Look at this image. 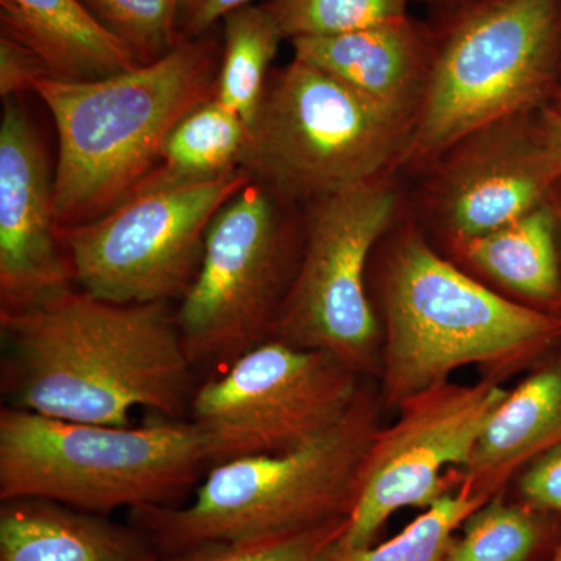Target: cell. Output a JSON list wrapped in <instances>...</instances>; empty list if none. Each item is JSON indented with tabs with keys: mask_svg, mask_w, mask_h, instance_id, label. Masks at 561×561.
I'll list each match as a JSON object with an SVG mask.
<instances>
[{
	"mask_svg": "<svg viewBox=\"0 0 561 561\" xmlns=\"http://www.w3.org/2000/svg\"><path fill=\"white\" fill-rule=\"evenodd\" d=\"M290 203L251 180L210 221L201 271L175 312L194 367L224 370L271 337L300 260Z\"/></svg>",
	"mask_w": 561,
	"mask_h": 561,
	"instance_id": "8",
	"label": "cell"
},
{
	"mask_svg": "<svg viewBox=\"0 0 561 561\" xmlns=\"http://www.w3.org/2000/svg\"><path fill=\"white\" fill-rule=\"evenodd\" d=\"M411 0H267L284 39L316 38L360 31L409 16Z\"/></svg>",
	"mask_w": 561,
	"mask_h": 561,
	"instance_id": "24",
	"label": "cell"
},
{
	"mask_svg": "<svg viewBox=\"0 0 561 561\" xmlns=\"http://www.w3.org/2000/svg\"><path fill=\"white\" fill-rule=\"evenodd\" d=\"M523 117L496 122L446 151L430 203L454 245L497 230L551 198L559 175L537 125L524 124Z\"/></svg>",
	"mask_w": 561,
	"mask_h": 561,
	"instance_id": "13",
	"label": "cell"
},
{
	"mask_svg": "<svg viewBox=\"0 0 561 561\" xmlns=\"http://www.w3.org/2000/svg\"><path fill=\"white\" fill-rule=\"evenodd\" d=\"M378 402L362 389L327 435L295 451L213 465L190 504L131 512L168 557L206 542L260 540L348 518L378 431Z\"/></svg>",
	"mask_w": 561,
	"mask_h": 561,
	"instance_id": "4",
	"label": "cell"
},
{
	"mask_svg": "<svg viewBox=\"0 0 561 561\" xmlns=\"http://www.w3.org/2000/svg\"><path fill=\"white\" fill-rule=\"evenodd\" d=\"M224 36L217 27L161 60L94 81L38 80L33 92L58 133V228L90 224L127 201L186 114L216 98Z\"/></svg>",
	"mask_w": 561,
	"mask_h": 561,
	"instance_id": "2",
	"label": "cell"
},
{
	"mask_svg": "<svg viewBox=\"0 0 561 561\" xmlns=\"http://www.w3.org/2000/svg\"><path fill=\"white\" fill-rule=\"evenodd\" d=\"M251 180L236 169L208 183L128 198L90 224L58 228L73 279L119 305L183 298L201 271L210 221Z\"/></svg>",
	"mask_w": 561,
	"mask_h": 561,
	"instance_id": "11",
	"label": "cell"
},
{
	"mask_svg": "<svg viewBox=\"0 0 561 561\" xmlns=\"http://www.w3.org/2000/svg\"><path fill=\"white\" fill-rule=\"evenodd\" d=\"M0 124V311H18L69 286L72 268L58 239L54 180L20 98Z\"/></svg>",
	"mask_w": 561,
	"mask_h": 561,
	"instance_id": "14",
	"label": "cell"
},
{
	"mask_svg": "<svg viewBox=\"0 0 561 561\" xmlns=\"http://www.w3.org/2000/svg\"><path fill=\"white\" fill-rule=\"evenodd\" d=\"M508 389L489 378L443 382L402 401L397 423L376 431L362 465L359 490L339 546L360 549L394 512L430 508L445 494L443 472L463 468Z\"/></svg>",
	"mask_w": 561,
	"mask_h": 561,
	"instance_id": "12",
	"label": "cell"
},
{
	"mask_svg": "<svg viewBox=\"0 0 561 561\" xmlns=\"http://www.w3.org/2000/svg\"><path fill=\"white\" fill-rule=\"evenodd\" d=\"M553 206H556L557 209V216H559V227L561 230V197L557 198V201H552Z\"/></svg>",
	"mask_w": 561,
	"mask_h": 561,
	"instance_id": "31",
	"label": "cell"
},
{
	"mask_svg": "<svg viewBox=\"0 0 561 561\" xmlns=\"http://www.w3.org/2000/svg\"><path fill=\"white\" fill-rule=\"evenodd\" d=\"M220 68L216 99L250 127L260 108L271 65L283 35L264 5H243L221 20Z\"/></svg>",
	"mask_w": 561,
	"mask_h": 561,
	"instance_id": "21",
	"label": "cell"
},
{
	"mask_svg": "<svg viewBox=\"0 0 561 561\" xmlns=\"http://www.w3.org/2000/svg\"><path fill=\"white\" fill-rule=\"evenodd\" d=\"M398 202L382 176L309 202L297 272L268 339L327 351L359 375L375 367L381 331L365 268Z\"/></svg>",
	"mask_w": 561,
	"mask_h": 561,
	"instance_id": "10",
	"label": "cell"
},
{
	"mask_svg": "<svg viewBox=\"0 0 561 561\" xmlns=\"http://www.w3.org/2000/svg\"><path fill=\"white\" fill-rule=\"evenodd\" d=\"M251 2L253 0H180L176 20L180 44L201 38L216 28L230 11Z\"/></svg>",
	"mask_w": 561,
	"mask_h": 561,
	"instance_id": "29",
	"label": "cell"
},
{
	"mask_svg": "<svg viewBox=\"0 0 561 561\" xmlns=\"http://www.w3.org/2000/svg\"><path fill=\"white\" fill-rule=\"evenodd\" d=\"M561 66V0H474L434 51L402 160L426 164L548 95Z\"/></svg>",
	"mask_w": 561,
	"mask_h": 561,
	"instance_id": "6",
	"label": "cell"
},
{
	"mask_svg": "<svg viewBox=\"0 0 561 561\" xmlns=\"http://www.w3.org/2000/svg\"><path fill=\"white\" fill-rule=\"evenodd\" d=\"M290 43L297 60L337 77L413 125L426 90L434 39L411 16Z\"/></svg>",
	"mask_w": 561,
	"mask_h": 561,
	"instance_id": "15",
	"label": "cell"
},
{
	"mask_svg": "<svg viewBox=\"0 0 561 561\" xmlns=\"http://www.w3.org/2000/svg\"><path fill=\"white\" fill-rule=\"evenodd\" d=\"M11 408L72 423L131 426L136 409L180 420L192 368L169 302L119 305L62 287L0 311Z\"/></svg>",
	"mask_w": 561,
	"mask_h": 561,
	"instance_id": "1",
	"label": "cell"
},
{
	"mask_svg": "<svg viewBox=\"0 0 561 561\" xmlns=\"http://www.w3.org/2000/svg\"><path fill=\"white\" fill-rule=\"evenodd\" d=\"M411 122L294 58L272 70L241 169L294 203L379 179L404 154Z\"/></svg>",
	"mask_w": 561,
	"mask_h": 561,
	"instance_id": "7",
	"label": "cell"
},
{
	"mask_svg": "<svg viewBox=\"0 0 561 561\" xmlns=\"http://www.w3.org/2000/svg\"><path fill=\"white\" fill-rule=\"evenodd\" d=\"M0 33L32 50L54 80H102L142 66L80 0H0Z\"/></svg>",
	"mask_w": 561,
	"mask_h": 561,
	"instance_id": "18",
	"label": "cell"
},
{
	"mask_svg": "<svg viewBox=\"0 0 561 561\" xmlns=\"http://www.w3.org/2000/svg\"><path fill=\"white\" fill-rule=\"evenodd\" d=\"M360 391L359 373L327 351L267 339L194 391L191 421L213 467L319 440L348 415Z\"/></svg>",
	"mask_w": 561,
	"mask_h": 561,
	"instance_id": "9",
	"label": "cell"
},
{
	"mask_svg": "<svg viewBox=\"0 0 561 561\" xmlns=\"http://www.w3.org/2000/svg\"><path fill=\"white\" fill-rule=\"evenodd\" d=\"M348 518L312 529L260 538V540L216 541L171 557V561H330L341 542Z\"/></svg>",
	"mask_w": 561,
	"mask_h": 561,
	"instance_id": "26",
	"label": "cell"
},
{
	"mask_svg": "<svg viewBox=\"0 0 561 561\" xmlns=\"http://www.w3.org/2000/svg\"><path fill=\"white\" fill-rule=\"evenodd\" d=\"M559 216L549 198L519 219L456 245L476 271L552 312L561 308Z\"/></svg>",
	"mask_w": 561,
	"mask_h": 561,
	"instance_id": "19",
	"label": "cell"
},
{
	"mask_svg": "<svg viewBox=\"0 0 561 561\" xmlns=\"http://www.w3.org/2000/svg\"><path fill=\"white\" fill-rule=\"evenodd\" d=\"M560 442L561 351L508 390L459 470V490L491 500L519 468Z\"/></svg>",
	"mask_w": 561,
	"mask_h": 561,
	"instance_id": "17",
	"label": "cell"
},
{
	"mask_svg": "<svg viewBox=\"0 0 561 561\" xmlns=\"http://www.w3.org/2000/svg\"><path fill=\"white\" fill-rule=\"evenodd\" d=\"M50 79L43 61L18 41L0 33V95L3 101L33 91L38 80Z\"/></svg>",
	"mask_w": 561,
	"mask_h": 561,
	"instance_id": "28",
	"label": "cell"
},
{
	"mask_svg": "<svg viewBox=\"0 0 561 561\" xmlns=\"http://www.w3.org/2000/svg\"><path fill=\"white\" fill-rule=\"evenodd\" d=\"M486 501L468 496L460 490L454 494L445 493L391 540L376 548L343 549L337 546L330 561H446L454 531Z\"/></svg>",
	"mask_w": 561,
	"mask_h": 561,
	"instance_id": "23",
	"label": "cell"
},
{
	"mask_svg": "<svg viewBox=\"0 0 561 561\" xmlns=\"http://www.w3.org/2000/svg\"><path fill=\"white\" fill-rule=\"evenodd\" d=\"M387 405L481 365L502 379L561 341V313L507 300L438 256L416 231L402 234L383 276Z\"/></svg>",
	"mask_w": 561,
	"mask_h": 561,
	"instance_id": "3",
	"label": "cell"
},
{
	"mask_svg": "<svg viewBox=\"0 0 561 561\" xmlns=\"http://www.w3.org/2000/svg\"><path fill=\"white\" fill-rule=\"evenodd\" d=\"M247 139L249 127L242 117L210 99L172 128L157 164L128 198L208 183L241 169Z\"/></svg>",
	"mask_w": 561,
	"mask_h": 561,
	"instance_id": "20",
	"label": "cell"
},
{
	"mask_svg": "<svg viewBox=\"0 0 561 561\" xmlns=\"http://www.w3.org/2000/svg\"><path fill=\"white\" fill-rule=\"evenodd\" d=\"M537 127L542 147L548 153L553 171L561 179V111L556 108L542 110Z\"/></svg>",
	"mask_w": 561,
	"mask_h": 561,
	"instance_id": "30",
	"label": "cell"
},
{
	"mask_svg": "<svg viewBox=\"0 0 561 561\" xmlns=\"http://www.w3.org/2000/svg\"><path fill=\"white\" fill-rule=\"evenodd\" d=\"M0 561H171L135 524L55 502L18 500L0 508Z\"/></svg>",
	"mask_w": 561,
	"mask_h": 561,
	"instance_id": "16",
	"label": "cell"
},
{
	"mask_svg": "<svg viewBox=\"0 0 561 561\" xmlns=\"http://www.w3.org/2000/svg\"><path fill=\"white\" fill-rule=\"evenodd\" d=\"M552 561H561V545L560 548L557 549L556 557H553Z\"/></svg>",
	"mask_w": 561,
	"mask_h": 561,
	"instance_id": "33",
	"label": "cell"
},
{
	"mask_svg": "<svg viewBox=\"0 0 561 561\" xmlns=\"http://www.w3.org/2000/svg\"><path fill=\"white\" fill-rule=\"evenodd\" d=\"M553 108L561 111V90L556 94V106Z\"/></svg>",
	"mask_w": 561,
	"mask_h": 561,
	"instance_id": "32",
	"label": "cell"
},
{
	"mask_svg": "<svg viewBox=\"0 0 561 561\" xmlns=\"http://www.w3.org/2000/svg\"><path fill=\"white\" fill-rule=\"evenodd\" d=\"M519 490L535 512L561 513V442L526 465Z\"/></svg>",
	"mask_w": 561,
	"mask_h": 561,
	"instance_id": "27",
	"label": "cell"
},
{
	"mask_svg": "<svg viewBox=\"0 0 561 561\" xmlns=\"http://www.w3.org/2000/svg\"><path fill=\"white\" fill-rule=\"evenodd\" d=\"M92 18L130 49L139 65H150L180 44V0H80Z\"/></svg>",
	"mask_w": 561,
	"mask_h": 561,
	"instance_id": "25",
	"label": "cell"
},
{
	"mask_svg": "<svg viewBox=\"0 0 561 561\" xmlns=\"http://www.w3.org/2000/svg\"><path fill=\"white\" fill-rule=\"evenodd\" d=\"M534 508L491 497L461 524L446 561H527L540 541Z\"/></svg>",
	"mask_w": 561,
	"mask_h": 561,
	"instance_id": "22",
	"label": "cell"
},
{
	"mask_svg": "<svg viewBox=\"0 0 561 561\" xmlns=\"http://www.w3.org/2000/svg\"><path fill=\"white\" fill-rule=\"evenodd\" d=\"M210 468L192 421L105 426L0 412V501L39 500L77 511L130 512L179 505Z\"/></svg>",
	"mask_w": 561,
	"mask_h": 561,
	"instance_id": "5",
	"label": "cell"
}]
</instances>
